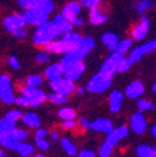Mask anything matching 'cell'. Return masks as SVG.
I'll return each instance as SVG.
<instances>
[{
  "mask_svg": "<svg viewBox=\"0 0 156 157\" xmlns=\"http://www.w3.org/2000/svg\"><path fill=\"white\" fill-rule=\"evenodd\" d=\"M71 30H72L71 23L64 19L60 14H57L53 17V20H49L44 25L37 26L35 29L33 34V43L36 46L45 48L48 44L59 39L63 34Z\"/></svg>",
  "mask_w": 156,
  "mask_h": 157,
  "instance_id": "1",
  "label": "cell"
},
{
  "mask_svg": "<svg viewBox=\"0 0 156 157\" xmlns=\"http://www.w3.org/2000/svg\"><path fill=\"white\" fill-rule=\"evenodd\" d=\"M81 41H83V36L71 30L63 34L59 39H56L53 43L48 44L45 48H46V51L50 54H65L77 48Z\"/></svg>",
  "mask_w": 156,
  "mask_h": 157,
  "instance_id": "2",
  "label": "cell"
},
{
  "mask_svg": "<svg viewBox=\"0 0 156 157\" xmlns=\"http://www.w3.org/2000/svg\"><path fill=\"white\" fill-rule=\"evenodd\" d=\"M94 48H95V40L91 36L83 37V41L80 43L79 46L64 54V57L61 59V61H60L61 66L65 67V66H68V65H70L72 63L83 61Z\"/></svg>",
  "mask_w": 156,
  "mask_h": 157,
  "instance_id": "3",
  "label": "cell"
},
{
  "mask_svg": "<svg viewBox=\"0 0 156 157\" xmlns=\"http://www.w3.org/2000/svg\"><path fill=\"white\" fill-rule=\"evenodd\" d=\"M49 14L44 13L39 6H30L28 9L24 10L23 13V17L25 20L26 25H31V26H41L45 23L49 21Z\"/></svg>",
  "mask_w": 156,
  "mask_h": 157,
  "instance_id": "4",
  "label": "cell"
},
{
  "mask_svg": "<svg viewBox=\"0 0 156 157\" xmlns=\"http://www.w3.org/2000/svg\"><path fill=\"white\" fill-rule=\"evenodd\" d=\"M111 78L112 77H109L101 72H97L96 75H94L90 81L88 82V91L90 92H94V94H100V92H104L106 91L110 85H111Z\"/></svg>",
  "mask_w": 156,
  "mask_h": 157,
  "instance_id": "5",
  "label": "cell"
},
{
  "mask_svg": "<svg viewBox=\"0 0 156 157\" xmlns=\"http://www.w3.org/2000/svg\"><path fill=\"white\" fill-rule=\"evenodd\" d=\"M21 95L28 100L29 106H31V107H36L46 100V95L44 94V91H41L37 87L25 86L21 89Z\"/></svg>",
  "mask_w": 156,
  "mask_h": 157,
  "instance_id": "6",
  "label": "cell"
},
{
  "mask_svg": "<svg viewBox=\"0 0 156 157\" xmlns=\"http://www.w3.org/2000/svg\"><path fill=\"white\" fill-rule=\"evenodd\" d=\"M156 50V40H149L146 43H144L142 45L140 46H136L131 51H130V55H129V60L131 64L134 63H138L141 60V57L144 55H147V54H151L152 51Z\"/></svg>",
  "mask_w": 156,
  "mask_h": 157,
  "instance_id": "7",
  "label": "cell"
},
{
  "mask_svg": "<svg viewBox=\"0 0 156 157\" xmlns=\"http://www.w3.org/2000/svg\"><path fill=\"white\" fill-rule=\"evenodd\" d=\"M50 89L56 94H60L64 96H70L75 91V85L72 81L61 76L59 78H56V80L50 81Z\"/></svg>",
  "mask_w": 156,
  "mask_h": 157,
  "instance_id": "8",
  "label": "cell"
},
{
  "mask_svg": "<svg viewBox=\"0 0 156 157\" xmlns=\"http://www.w3.org/2000/svg\"><path fill=\"white\" fill-rule=\"evenodd\" d=\"M0 100L5 104L15 102V96L11 89V80L8 75H0Z\"/></svg>",
  "mask_w": 156,
  "mask_h": 157,
  "instance_id": "9",
  "label": "cell"
},
{
  "mask_svg": "<svg viewBox=\"0 0 156 157\" xmlns=\"http://www.w3.org/2000/svg\"><path fill=\"white\" fill-rule=\"evenodd\" d=\"M123 56L124 55L120 54L119 51H116V50L112 51L111 55L103 63L99 72H101V74H104V75H106L109 77H112L114 74L116 72V66H118V63H119V60H120Z\"/></svg>",
  "mask_w": 156,
  "mask_h": 157,
  "instance_id": "10",
  "label": "cell"
},
{
  "mask_svg": "<svg viewBox=\"0 0 156 157\" xmlns=\"http://www.w3.org/2000/svg\"><path fill=\"white\" fill-rule=\"evenodd\" d=\"M26 24H25V20L23 17V14H19V13H13L8 16L4 17L3 20V26L4 29L8 31V33H14L18 29L20 28H24Z\"/></svg>",
  "mask_w": 156,
  "mask_h": 157,
  "instance_id": "11",
  "label": "cell"
},
{
  "mask_svg": "<svg viewBox=\"0 0 156 157\" xmlns=\"http://www.w3.org/2000/svg\"><path fill=\"white\" fill-rule=\"evenodd\" d=\"M64 69V77L68 78V80L70 81H76V80H79V78L81 77V75L84 74L85 71V64L83 61H77V63H72Z\"/></svg>",
  "mask_w": 156,
  "mask_h": 157,
  "instance_id": "12",
  "label": "cell"
},
{
  "mask_svg": "<svg viewBox=\"0 0 156 157\" xmlns=\"http://www.w3.org/2000/svg\"><path fill=\"white\" fill-rule=\"evenodd\" d=\"M149 29H150V21H149V19L142 15L141 19H140V21L136 24L132 30H131V36L134 40L136 41H140L142 40V39L146 37V35L149 34Z\"/></svg>",
  "mask_w": 156,
  "mask_h": 157,
  "instance_id": "13",
  "label": "cell"
},
{
  "mask_svg": "<svg viewBox=\"0 0 156 157\" xmlns=\"http://www.w3.org/2000/svg\"><path fill=\"white\" fill-rule=\"evenodd\" d=\"M81 5L79 2H76V0H71V2L66 3L63 8H61V11H60V15L66 19V20L71 21L74 17H76L77 15H80L81 13Z\"/></svg>",
  "mask_w": 156,
  "mask_h": 157,
  "instance_id": "14",
  "label": "cell"
},
{
  "mask_svg": "<svg viewBox=\"0 0 156 157\" xmlns=\"http://www.w3.org/2000/svg\"><path fill=\"white\" fill-rule=\"evenodd\" d=\"M106 20H107V15H106V13L103 11L100 5L89 9V21H90V24H92L95 26H99V25L105 24Z\"/></svg>",
  "mask_w": 156,
  "mask_h": 157,
  "instance_id": "15",
  "label": "cell"
},
{
  "mask_svg": "<svg viewBox=\"0 0 156 157\" xmlns=\"http://www.w3.org/2000/svg\"><path fill=\"white\" fill-rule=\"evenodd\" d=\"M146 119L144 117V115L140 112H136L131 116V120H130V126H131V130L138 133V135H142L145 131H146Z\"/></svg>",
  "mask_w": 156,
  "mask_h": 157,
  "instance_id": "16",
  "label": "cell"
},
{
  "mask_svg": "<svg viewBox=\"0 0 156 157\" xmlns=\"http://www.w3.org/2000/svg\"><path fill=\"white\" fill-rule=\"evenodd\" d=\"M144 84L139 80L136 81H132L131 84H129V86L126 87L125 90V95L126 97H129V99H138V97H140L142 94H144Z\"/></svg>",
  "mask_w": 156,
  "mask_h": 157,
  "instance_id": "17",
  "label": "cell"
},
{
  "mask_svg": "<svg viewBox=\"0 0 156 157\" xmlns=\"http://www.w3.org/2000/svg\"><path fill=\"white\" fill-rule=\"evenodd\" d=\"M123 100H124V94L115 90L110 94V97H109V105H110V111L116 113L120 111V107H121V104H123Z\"/></svg>",
  "mask_w": 156,
  "mask_h": 157,
  "instance_id": "18",
  "label": "cell"
},
{
  "mask_svg": "<svg viewBox=\"0 0 156 157\" xmlns=\"http://www.w3.org/2000/svg\"><path fill=\"white\" fill-rule=\"evenodd\" d=\"M89 127L92 128V130H95V131L105 132V133H109L111 130H114L112 122L110 120H107V119H97V120L90 122Z\"/></svg>",
  "mask_w": 156,
  "mask_h": 157,
  "instance_id": "19",
  "label": "cell"
},
{
  "mask_svg": "<svg viewBox=\"0 0 156 157\" xmlns=\"http://www.w3.org/2000/svg\"><path fill=\"white\" fill-rule=\"evenodd\" d=\"M45 77L48 78L49 81H53V80H56L64 75V69L61 66L60 63H56V64H51L44 72Z\"/></svg>",
  "mask_w": 156,
  "mask_h": 157,
  "instance_id": "20",
  "label": "cell"
},
{
  "mask_svg": "<svg viewBox=\"0 0 156 157\" xmlns=\"http://www.w3.org/2000/svg\"><path fill=\"white\" fill-rule=\"evenodd\" d=\"M101 41L112 52V51L116 50V46H118V43H119V37L114 33H105L101 36Z\"/></svg>",
  "mask_w": 156,
  "mask_h": 157,
  "instance_id": "21",
  "label": "cell"
},
{
  "mask_svg": "<svg viewBox=\"0 0 156 157\" xmlns=\"http://www.w3.org/2000/svg\"><path fill=\"white\" fill-rule=\"evenodd\" d=\"M20 119L29 127H39V126H40V120H39V116L36 113H34V112H26V113L21 115Z\"/></svg>",
  "mask_w": 156,
  "mask_h": 157,
  "instance_id": "22",
  "label": "cell"
},
{
  "mask_svg": "<svg viewBox=\"0 0 156 157\" xmlns=\"http://www.w3.org/2000/svg\"><path fill=\"white\" fill-rule=\"evenodd\" d=\"M135 10L140 15H145L152 8V0H138L135 3Z\"/></svg>",
  "mask_w": 156,
  "mask_h": 157,
  "instance_id": "23",
  "label": "cell"
},
{
  "mask_svg": "<svg viewBox=\"0 0 156 157\" xmlns=\"http://www.w3.org/2000/svg\"><path fill=\"white\" fill-rule=\"evenodd\" d=\"M0 144H2V146L6 147V148H9V150H14V151H16L19 144H20V141H15V140L11 139L10 136L4 135V136L0 137Z\"/></svg>",
  "mask_w": 156,
  "mask_h": 157,
  "instance_id": "24",
  "label": "cell"
},
{
  "mask_svg": "<svg viewBox=\"0 0 156 157\" xmlns=\"http://www.w3.org/2000/svg\"><path fill=\"white\" fill-rule=\"evenodd\" d=\"M16 151L19 152V155H20L21 157H30L34 153V147L30 144H26V142H21L20 141V144H19Z\"/></svg>",
  "mask_w": 156,
  "mask_h": 157,
  "instance_id": "25",
  "label": "cell"
},
{
  "mask_svg": "<svg viewBox=\"0 0 156 157\" xmlns=\"http://www.w3.org/2000/svg\"><path fill=\"white\" fill-rule=\"evenodd\" d=\"M136 155H138V157H156L154 147L147 145H140L136 148Z\"/></svg>",
  "mask_w": 156,
  "mask_h": 157,
  "instance_id": "26",
  "label": "cell"
},
{
  "mask_svg": "<svg viewBox=\"0 0 156 157\" xmlns=\"http://www.w3.org/2000/svg\"><path fill=\"white\" fill-rule=\"evenodd\" d=\"M61 147L64 148V151H65L69 156H75L76 152H77V147H76L70 140H68L66 137L61 139Z\"/></svg>",
  "mask_w": 156,
  "mask_h": 157,
  "instance_id": "27",
  "label": "cell"
},
{
  "mask_svg": "<svg viewBox=\"0 0 156 157\" xmlns=\"http://www.w3.org/2000/svg\"><path fill=\"white\" fill-rule=\"evenodd\" d=\"M46 99H48L49 101H51L53 104H55V105H63V104H66L68 96H64V95H60V94L53 92V94L46 95Z\"/></svg>",
  "mask_w": 156,
  "mask_h": 157,
  "instance_id": "28",
  "label": "cell"
},
{
  "mask_svg": "<svg viewBox=\"0 0 156 157\" xmlns=\"http://www.w3.org/2000/svg\"><path fill=\"white\" fill-rule=\"evenodd\" d=\"M8 136H10L13 140H15V141H23V140H25L26 137H28V133H26V131H24V130H21V128H13L9 133H6Z\"/></svg>",
  "mask_w": 156,
  "mask_h": 157,
  "instance_id": "29",
  "label": "cell"
},
{
  "mask_svg": "<svg viewBox=\"0 0 156 157\" xmlns=\"http://www.w3.org/2000/svg\"><path fill=\"white\" fill-rule=\"evenodd\" d=\"M35 6H39L44 13H46L49 15H51L55 11V4H54L53 0H43V2H40Z\"/></svg>",
  "mask_w": 156,
  "mask_h": 157,
  "instance_id": "30",
  "label": "cell"
},
{
  "mask_svg": "<svg viewBox=\"0 0 156 157\" xmlns=\"http://www.w3.org/2000/svg\"><path fill=\"white\" fill-rule=\"evenodd\" d=\"M15 127V124L9 121L8 119H3V120H0V137L9 133L13 128Z\"/></svg>",
  "mask_w": 156,
  "mask_h": 157,
  "instance_id": "31",
  "label": "cell"
},
{
  "mask_svg": "<svg viewBox=\"0 0 156 157\" xmlns=\"http://www.w3.org/2000/svg\"><path fill=\"white\" fill-rule=\"evenodd\" d=\"M131 48H132V40H131V39H125V40H121V41L118 43L116 51H119L120 54L125 55L127 51H130Z\"/></svg>",
  "mask_w": 156,
  "mask_h": 157,
  "instance_id": "32",
  "label": "cell"
},
{
  "mask_svg": "<svg viewBox=\"0 0 156 157\" xmlns=\"http://www.w3.org/2000/svg\"><path fill=\"white\" fill-rule=\"evenodd\" d=\"M59 117L61 120H74L76 117V112L75 110H72L71 107H63L59 111Z\"/></svg>",
  "mask_w": 156,
  "mask_h": 157,
  "instance_id": "33",
  "label": "cell"
},
{
  "mask_svg": "<svg viewBox=\"0 0 156 157\" xmlns=\"http://www.w3.org/2000/svg\"><path fill=\"white\" fill-rule=\"evenodd\" d=\"M25 84H26V86L39 87L43 84V76H40V75H30V76L26 77Z\"/></svg>",
  "mask_w": 156,
  "mask_h": 157,
  "instance_id": "34",
  "label": "cell"
},
{
  "mask_svg": "<svg viewBox=\"0 0 156 157\" xmlns=\"http://www.w3.org/2000/svg\"><path fill=\"white\" fill-rule=\"evenodd\" d=\"M130 67H131V63L129 60V57L123 56L118 63V66H116V72H126Z\"/></svg>",
  "mask_w": 156,
  "mask_h": 157,
  "instance_id": "35",
  "label": "cell"
},
{
  "mask_svg": "<svg viewBox=\"0 0 156 157\" xmlns=\"http://www.w3.org/2000/svg\"><path fill=\"white\" fill-rule=\"evenodd\" d=\"M119 141H120V139H119V136H118V133H116L115 130H111V131L107 133L106 140H105V142H107V144L111 145L112 147H115L116 145H118Z\"/></svg>",
  "mask_w": 156,
  "mask_h": 157,
  "instance_id": "36",
  "label": "cell"
},
{
  "mask_svg": "<svg viewBox=\"0 0 156 157\" xmlns=\"http://www.w3.org/2000/svg\"><path fill=\"white\" fill-rule=\"evenodd\" d=\"M49 60H50V52L48 51H40L35 56V61L39 64H46Z\"/></svg>",
  "mask_w": 156,
  "mask_h": 157,
  "instance_id": "37",
  "label": "cell"
},
{
  "mask_svg": "<svg viewBox=\"0 0 156 157\" xmlns=\"http://www.w3.org/2000/svg\"><path fill=\"white\" fill-rule=\"evenodd\" d=\"M79 3L81 5V8L85 9H91L94 6H97L101 4V0H79Z\"/></svg>",
  "mask_w": 156,
  "mask_h": 157,
  "instance_id": "38",
  "label": "cell"
},
{
  "mask_svg": "<svg viewBox=\"0 0 156 157\" xmlns=\"http://www.w3.org/2000/svg\"><path fill=\"white\" fill-rule=\"evenodd\" d=\"M28 35H29V31H28V29H26L25 26L18 29L16 31L13 33V36H14L15 39H18V40H24V39L28 37Z\"/></svg>",
  "mask_w": 156,
  "mask_h": 157,
  "instance_id": "39",
  "label": "cell"
},
{
  "mask_svg": "<svg viewBox=\"0 0 156 157\" xmlns=\"http://www.w3.org/2000/svg\"><path fill=\"white\" fill-rule=\"evenodd\" d=\"M20 117H21V112H20V111H18V110H11V111H9V112L6 113L5 119H8L9 121L16 124V121L20 119Z\"/></svg>",
  "mask_w": 156,
  "mask_h": 157,
  "instance_id": "40",
  "label": "cell"
},
{
  "mask_svg": "<svg viewBox=\"0 0 156 157\" xmlns=\"http://www.w3.org/2000/svg\"><path fill=\"white\" fill-rule=\"evenodd\" d=\"M112 146L111 145H109L107 142H104L103 144V146L100 147V157H110V155H111V152H112Z\"/></svg>",
  "mask_w": 156,
  "mask_h": 157,
  "instance_id": "41",
  "label": "cell"
},
{
  "mask_svg": "<svg viewBox=\"0 0 156 157\" xmlns=\"http://www.w3.org/2000/svg\"><path fill=\"white\" fill-rule=\"evenodd\" d=\"M138 107H139L140 111H151V110H154L152 102H150L147 100H139Z\"/></svg>",
  "mask_w": 156,
  "mask_h": 157,
  "instance_id": "42",
  "label": "cell"
},
{
  "mask_svg": "<svg viewBox=\"0 0 156 157\" xmlns=\"http://www.w3.org/2000/svg\"><path fill=\"white\" fill-rule=\"evenodd\" d=\"M70 23H71L72 28H81V26H84V24H85V19H84L81 15H77L76 17L72 19Z\"/></svg>",
  "mask_w": 156,
  "mask_h": 157,
  "instance_id": "43",
  "label": "cell"
},
{
  "mask_svg": "<svg viewBox=\"0 0 156 157\" xmlns=\"http://www.w3.org/2000/svg\"><path fill=\"white\" fill-rule=\"evenodd\" d=\"M115 131H116V133H118V136H119L120 140H121V139H125V137H127V135H129V128H127L126 126H124V125L119 126Z\"/></svg>",
  "mask_w": 156,
  "mask_h": 157,
  "instance_id": "44",
  "label": "cell"
},
{
  "mask_svg": "<svg viewBox=\"0 0 156 157\" xmlns=\"http://www.w3.org/2000/svg\"><path fill=\"white\" fill-rule=\"evenodd\" d=\"M35 144H36V147H39L40 150H48L49 148V142L45 139L36 137V139H35Z\"/></svg>",
  "mask_w": 156,
  "mask_h": 157,
  "instance_id": "45",
  "label": "cell"
},
{
  "mask_svg": "<svg viewBox=\"0 0 156 157\" xmlns=\"http://www.w3.org/2000/svg\"><path fill=\"white\" fill-rule=\"evenodd\" d=\"M8 63H9L10 67H11V69H14V70L20 69V63H19L18 57H15V56H10V57L8 59Z\"/></svg>",
  "mask_w": 156,
  "mask_h": 157,
  "instance_id": "46",
  "label": "cell"
},
{
  "mask_svg": "<svg viewBox=\"0 0 156 157\" xmlns=\"http://www.w3.org/2000/svg\"><path fill=\"white\" fill-rule=\"evenodd\" d=\"M61 127H63L64 130H72V128L76 127V122H75L74 120H65V121L63 122Z\"/></svg>",
  "mask_w": 156,
  "mask_h": 157,
  "instance_id": "47",
  "label": "cell"
},
{
  "mask_svg": "<svg viewBox=\"0 0 156 157\" xmlns=\"http://www.w3.org/2000/svg\"><path fill=\"white\" fill-rule=\"evenodd\" d=\"M15 102H16L19 106H29L28 100L25 99L23 95H21V96H19V97H16V99H15Z\"/></svg>",
  "mask_w": 156,
  "mask_h": 157,
  "instance_id": "48",
  "label": "cell"
},
{
  "mask_svg": "<svg viewBox=\"0 0 156 157\" xmlns=\"http://www.w3.org/2000/svg\"><path fill=\"white\" fill-rule=\"evenodd\" d=\"M77 157H95V153L91 150H83Z\"/></svg>",
  "mask_w": 156,
  "mask_h": 157,
  "instance_id": "49",
  "label": "cell"
},
{
  "mask_svg": "<svg viewBox=\"0 0 156 157\" xmlns=\"http://www.w3.org/2000/svg\"><path fill=\"white\" fill-rule=\"evenodd\" d=\"M16 4L19 8H21L23 10L29 8V0H16Z\"/></svg>",
  "mask_w": 156,
  "mask_h": 157,
  "instance_id": "50",
  "label": "cell"
},
{
  "mask_svg": "<svg viewBox=\"0 0 156 157\" xmlns=\"http://www.w3.org/2000/svg\"><path fill=\"white\" fill-rule=\"evenodd\" d=\"M48 136V131L44 128H37L35 132V137H40V139H44V137Z\"/></svg>",
  "mask_w": 156,
  "mask_h": 157,
  "instance_id": "51",
  "label": "cell"
},
{
  "mask_svg": "<svg viewBox=\"0 0 156 157\" xmlns=\"http://www.w3.org/2000/svg\"><path fill=\"white\" fill-rule=\"evenodd\" d=\"M80 125H81L84 128H89V125H90V122H89L86 119H80Z\"/></svg>",
  "mask_w": 156,
  "mask_h": 157,
  "instance_id": "52",
  "label": "cell"
},
{
  "mask_svg": "<svg viewBox=\"0 0 156 157\" xmlns=\"http://www.w3.org/2000/svg\"><path fill=\"white\" fill-rule=\"evenodd\" d=\"M40 2H43V0H29V8H30V6H35V5H37Z\"/></svg>",
  "mask_w": 156,
  "mask_h": 157,
  "instance_id": "53",
  "label": "cell"
},
{
  "mask_svg": "<svg viewBox=\"0 0 156 157\" xmlns=\"http://www.w3.org/2000/svg\"><path fill=\"white\" fill-rule=\"evenodd\" d=\"M51 139H53V141H56L57 139H59V135H57V132H51Z\"/></svg>",
  "mask_w": 156,
  "mask_h": 157,
  "instance_id": "54",
  "label": "cell"
},
{
  "mask_svg": "<svg viewBox=\"0 0 156 157\" xmlns=\"http://www.w3.org/2000/svg\"><path fill=\"white\" fill-rule=\"evenodd\" d=\"M151 135H152V136L155 137V139H156V124L151 127Z\"/></svg>",
  "mask_w": 156,
  "mask_h": 157,
  "instance_id": "55",
  "label": "cell"
},
{
  "mask_svg": "<svg viewBox=\"0 0 156 157\" xmlns=\"http://www.w3.org/2000/svg\"><path fill=\"white\" fill-rule=\"evenodd\" d=\"M84 92H85V90H84L83 87H77V89H76V94H77V95H83Z\"/></svg>",
  "mask_w": 156,
  "mask_h": 157,
  "instance_id": "56",
  "label": "cell"
},
{
  "mask_svg": "<svg viewBox=\"0 0 156 157\" xmlns=\"http://www.w3.org/2000/svg\"><path fill=\"white\" fill-rule=\"evenodd\" d=\"M0 157H5V152L3 150H0Z\"/></svg>",
  "mask_w": 156,
  "mask_h": 157,
  "instance_id": "57",
  "label": "cell"
},
{
  "mask_svg": "<svg viewBox=\"0 0 156 157\" xmlns=\"http://www.w3.org/2000/svg\"><path fill=\"white\" fill-rule=\"evenodd\" d=\"M152 90H154V92H156V82L154 84V86H152Z\"/></svg>",
  "mask_w": 156,
  "mask_h": 157,
  "instance_id": "58",
  "label": "cell"
},
{
  "mask_svg": "<svg viewBox=\"0 0 156 157\" xmlns=\"http://www.w3.org/2000/svg\"><path fill=\"white\" fill-rule=\"evenodd\" d=\"M34 157H45V156H44V155H35Z\"/></svg>",
  "mask_w": 156,
  "mask_h": 157,
  "instance_id": "59",
  "label": "cell"
},
{
  "mask_svg": "<svg viewBox=\"0 0 156 157\" xmlns=\"http://www.w3.org/2000/svg\"><path fill=\"white\" fill-rule=\"evenodd\" d=\"M154 151H155V156H156V147H154Z\"/></svg>",
  "mask_w": 156,
  "mask_h": 157,
  "instance_id": "60",
  "label": "cell"
}]
</instances>
